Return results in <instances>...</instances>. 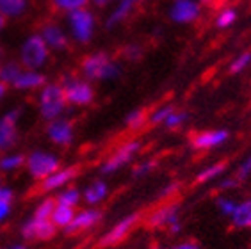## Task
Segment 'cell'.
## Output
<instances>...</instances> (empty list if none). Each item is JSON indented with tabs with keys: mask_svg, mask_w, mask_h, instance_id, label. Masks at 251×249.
Segmentation results:
<instances>
[{
	"mask_svg": "<svg viewBox=\"0 0 251 249\" xmlns=\"http://www.w3.org/2000/svg\"><path fill=\"white\" fill-rule=\"evenodd\" d=\"M4 25H5V18L0 15V32H2V29H4Z\"/></svg>",
	"mask_w": 251,
	"mask_h": 249,
	"instance_id": "ee69618b",
	"label": "cell"
},
{
	"mask_svg": "<svg viewBox=\"0 0 251 249\" xmlns=\"http://www.w3.org/2000/svg\"><path fill=\"white\" fill-rule=\"evenodd\" d=\"M175 110L173 105H164V107H159V109L155 110V112H151L150 118H148V121H150L151 124H164V121L169 118V114Z\"/></svg>",
	"mask_w": 251,
	"mask_h": 249,
	"instance_id": "d6a6232c",
	"label": "cell"
},
{
	"mask_svg": "<svg viewBox=\"0 0 251 249\" xmlns=\"http://www.w3.org/2000/svg\"><path fill=\"white\" fill-rule=\"evenodd\" d=\"M123 55H125V59H128V61H139V59L143 57V48H141V45L130 43L123 48Z\"/></svg>",
	"mask_w": 251,
	"mask_h": 249,
	"instance_id": "d590c367",
	"label": "cell"
},
{
	"mask_svg": "<svg viewBox=\"0 0 251 249\" xmlns=\"http://www.w3.org/2000/svg\"><path fill=\"white\" fill-rule=\"evenodd\" d=\"M155 168H157V162H155V160H146V162L137 164L134 168V171H132V174H134V176H145V174H148L150 171H153Z\"/></svg>",
	"mask_w": 251,
	"mask_h": 249,
	"instance_id": "74e56055",
	"label": "cell"
},
{
	"mask_svg": "<svg viewBox=\"0 0 251 249\" xmlns=\"http://www.w3.org/2000/svg\"><path fill=\"white\" fill-rule=\"evenodd\" d=\"M187 112H184V110H176L175 109L171 114H169V118L164 121V126H168V128H178L180 124L184 123V121H187Z\"/></svg>",
	"mask_w": 251,
	"mask_h": 249,
	"instance_id": "e575fe53",
	"label": "cell"
},
{
	"mask_svg": "<svg viewBox=\"0 0 251 249\" xmlns=\"http://www.w3.org/2000/svg\"><path fill=\"white\" fill-rule=\"evenodd\" d=\"M66 101L72 105L86 107L95 100V89L87 80L77 77H66L63 84Z\"/></svg>",
	"mask_w": 251,
	"mask_h": 249,
	"instance_id": "5b68a950",
	"label": "cell"
},
{
	"mask_svg": "<svg viewBox=\"0 0 251 249\" xmlns=\"http://www.w3.org/2000/svg\"><path fill=\"white\" fill-rule=\"evenodd\" d=\"M55 205H57V201L53 198H47V199H43L38 205V208L34 212V217H38V219H50Z\"/></svg>",
	"mask_w": 251,
	"mask_h": 249,
	"instance_id": "f546056e",
	"label": "cell"
},
{
	"mask_svg": "<svg viewBox=\"0 0 251 249\" xmlns=\"http://www.w3.org/2000/svg\"><path fill=\"white\" fill-rule=\"evenodd\" d=\"M137 223H139V214H130V216L123 217V219L118 221L116 224L101 237L98 246L100 248H112V246L123 242L130 235V231L137 226Z\"/></svg>",
	"mask_w": 251,
	"mask_h": 249,
	"instance_id": "52a82bcc",
	"label": "cell"
},
{
	"mask_svg": "<svg viewBox=\"0 0 251 249\" xmlns=\"http://www.w3.org/2000/svg\"><path fill=\"white\" fill-rule=\"evenodd\" d=\"M29 9V0H0V15L4 18H18Z\"/></svg>",
	"mask_w": 251,
	"mask_h": 249,
	"instance_id": "ffe728a7",
	"label": "cell"
},
{
	"mask_svg": "<svg viewBox=\"0 0 251 249\" xmlns=\"http://www.w3.org/2000/svg\"><path fill=\"white\" fill-rule=\"evenodd\" d=\"M50 4L55 7L57 11H63V13H72L75 9H80V7H87L89 0H50Z\"/></svg>",
	"mask_w": 251,
	"mask_h": 249,
	"instance_id": "4316f807",
	"label": "cell"
},
{
	"mask_svg": "<svg viewBox=\"0 0 251 249\" xmlns=\"http://www.w3.org/2000/svg\"><path fill=\"white\" fill-rule=\"evenodd\" d=\"M47 84V77L43 73L36 72V70H24L20 73L18 78L13 82V87L16 89H36Z\"/></svg>",
	"mask_w": 251,
	"mask_h": 249,
	"instance_id": "d6986e66",
	"label": "cell"
},
{
	"mask_svg": "<svg viewBox=\"0 0 251 249\" xmlns=\"http://www.w3.org/2000/svg\"><path fill=\"white\" fill-rule=\"evenodd\" d=\"M168 15L175 24H193L201 15V4L200 0H173Z\"/></svg>",
	"mask_w": 251,
	"mask_h": 249,
	"instance_id": "ba28073f",
	"label": "cell"
},
{
	"mask_svg": "<svg viewBox=\"0 0 251 249\" xmlns=\"http://www.w3.org/2000/svg\"><path fill=\"white\" fill-rule=\"evenodd\" d=\"M139 149H141L139 141H128V143H125L123 146H120L111 157L107 158L105 162H103L101 173H103V174H112V173H116L118 169H121L125 164L130 162Z\"/></svg>",
	"mask_w": 251,
	"mask_h": 249,
	"instance_id": "9c48e42d",
	"label": "cell"
},
{
	"mask_svg": "<svg viewBox=\"0 0 251 249\" xmlns=\"http://www.w3.org/2000/svg\"><path fill=\"white\" fill-rule=\"evenodd\" d=\"M57 231V226L53 224L52 219H32L25 221L22 226V237L27 240H50Z\"/></svg>",
	"mask_w": 251,
	"mask_h": 249,
	"instance_id": "30bf717a",
	"label": "cell"
},
{
	"mask_svg": "<svg viewBox=\"0 0 251 249\" xmlns=\"http://www.w3.org/2000/svg\"><path fill=\"white\" fill-rule=\"evenodd\" d=\"M150 116L146 114V110L143 109H137V110H132L130 114L126 116V124H128V128H141V126H145L146 121H148Z\"/></svg>",
	"mask_w": 251,
	"mask_h": 249,
	"instance_id": "f1b7e54d",
	"label": "cell"
},
{
	"mask_svg": "<svg viewBox=\"0 0 251 249\" xmlns=\"http://www.w3.org/2000/svg\"><path fill=\"white\" fill-rule=\"evenodd\" d=\"M27 168H29L32 178L43 180L61 168V160L55 155H50L47 151H34L27 158Z\"/></svg>",
	"mask_w": 251,
	"mask_h": 249,
	"instance_id": "8992f818",
	"label": "cell"
},
{
	"mask_svg": "<svg viewBox=\"0 0 251 249\" xmlns=\"http://www.w3.org/2000/svg\"><path fill=\"white\" fill-rule=\"evenodd\" d=\"M176 189H178V183H171V185H168L164 191H162V194H160V196H162V198L173 196L175 192H176Z\"/></svg>",
	"mask_w": 251,
	"mask_h": 249,
	"instance_id": "ab89813d",
	"label": "cell"
},
{
	"mask_svg": "<svg viewBox=\"0 0 251 249\" xmlns=\"http://www.w3.org/2000/svg\"><path fill=\"white\" fill-rule=\"evenodd\" d=\"M66 103L68 101L63 86H59V84H45L41 96H39V110H41V116H43L45 120H55L63 112Z\"/></svg>",
	"mask_w": 251,
	"mask_h": 249,
	"instance_id": "277c9868",
	"label": "cell"
},
{
	"mask_svg": "<svg viewBox=\"0 0 251 249\" xmlns=\"http://www.w3.org/2000/svg\"><path fill=\"white\" fill-rule=\"evenodd\" d=\"M233 176H235L241 183L251 176V157H250V158H246V160H244V162L241 164V168L237 169V173L233 174Z\"/></svg>",
	"mask_w": 251,
	"mask_h": 249,
	"instance_id": "f35d334b",
	"label": "cell"
},
{
	"mask_svg": "<svg viewBox=\"0 0 251 249\" xmlns=\"http://www.w3.org/2000/svg\"><path fill=\"white\" fill-rule=\"evenodd\" d=\"M251 64V52H242L235 61L230 64V73H241L242 70H246Z\"/></svg>",
	"mask_w": 251,
	"mask_h": 249,
	"instance_id": "836d02e7",
	"label": "cell"
},
{
	"mask_svg": "<svg viewBox=\"0 0 251 249\" xmlns=\"http://www.w3.org/2000/svg\"><path fill=\"white\" fill-rule=\"evenodd\" d=\"M73 216H75V212H73V206H66V205H55V208H53L52 212V223L55 226H61V228H66L68 224H70V221L73 219Z\"/></svg>",
	"mask_w": 251,
	"mask_h": 249,
	"instance_id": "cb8c5ba5",
	"label": "cell"
},
{
	"mask_svg": "<svg viewBox=\"0 0 251 249\" xmlns=\"http://www.w3.org/2000/svg\"><path fill=\"white\" fill-rule=\"evenodd\" d=\"M11 201H13V191L0 187V221L5 219L11 210Z\"/></svg>",
	"mask_w": 251,
	"mask_h": 249,
	"instance_id": "1f68e13d",
	"label": "cell"
},
{
	"mask_svg": "<svg viewBox=\"0 0 251 249\" xmlns=\"http://www.w3.org/2000/svg\"><path fill=\"white\" fill-rule=\"evenodd\" d=\"M82 73L86 80H107V78H116L120 75V66L112 61L107 52H95L89 53L80 62Z\"/></svg>",
	"mask_w": 251,
	"mask_h": 249,
	"instance_id": "6da1fadb",
	"label": "cell"
},
{
	"mask_svg": "<svg viewBox=\"0 0 251 249\" xmlns=\"http://www.w3.org/2000/svg\"><path fill=\"white\" fill-rule=\"evenodd\" d=\"M235 20H237L235 7H225V9H221L218 18H216V27L218 29H228L230 25L235 24Z\"/></svg>",
	"mask_w": 251,
	"mask_h": 249,
	"instance_id": "83f0119b",
	"label": "cell"
},
{
	"mask_svg": "<svg viewBox=\"0 0 251 249\" xmlns=\"http://www.w3.org/2000/svg\"><path fill=\"white\" fill-rule=\"evenodd\" d=\"M2 57H4V48L0 47V61H2Z\"/></svg>",
	"mask_w": 251,
	"mask_h": 249,
	"instance_id": "7dc6e473",
	"label": "cell"
},
{
	"mask_svg": "<svg viewBox=\"0 0 251 249\" xmlns=\"http://www.w3.org/2000/svg\"><path fill=\"white\" fill-rule=\"evenodd\" d=\"M22 72H24L22 70V62H15V61L0 62V80L4 82V84H11L13 86V82L18 78V75Z\"/></svg>",
	"mask_w": 251,
	"mask_h": 249,
	"instance_id": "603a6c76",
	"label": "cell"
},
{
	"mask_svg": "<svg viewBox=\"0 0 251 249\" xmlns=\"http://www.w3.org/2000/svg\"><path fill=\"white\" fill-rule=\"evenodd\" d=\"M178 210L180 206L176 203H168V205L160 206L146 221L148 228H169L175 221H178Z\"/></svg>",
	"mask_w": 251,
	"mask_h": 249,
	"instance_id": "4fadbf2b",
	"label": "cell"
},
{
	"mask_svg": "<svg viewBox=\"0 0 251 249\" xmlns=\"http://www.w3.org/2000/svg\"><path fill=\"white\" fill-rule=\"evenodd\" d=\"M107 192H109L107 183L101 182V180H97V182H93L91 185L86 187L84 199H86V203H89V205H97V203H100L101 199L107 196Z\"/></svg>",
	"mask_w": 251,
	"mask_h": 249,
	"instance_id": "7402d4cb",
	"label": "cell"
},
{
	"mask_svg": "<svg viewBox=\"0 0 251 249\" xmlns=\"http://www.w3.org/2000/svg\"><path fill=\"white\" fill-rule=\"evenodd\" d=\"M18 120L20 109L9 110L0 118V151H7L15 146L18 139Z\"/></svg>",
	"mask_w": 251,
	"mask_h": 249,
	"instance_id": "8fae6325",
	"label": "cell"
},
{
	"mask_svg": "<svg viewBox=\"0 0 251 249\" xmlns=\"http://www.w3.org/2000/svg\"><path fill=\"white\" fill-rule=\"evenodd\" d=\"M50 48L41 34H32L25 39L20 48V62L27 70H38L49 61Z\"/></svg>",
	"mask_w": 251,
	"mask_h": 249,
	"instance_id": "7a4b0ae2",
	"label": "cell"
},
{
	"mask_svg": "<svg viewBox=\"0 0 251 249\" xmlns=\"http://www.w3.org/2000/svg\"><path fill=\"white\" fill-rule=\"evenodd\" d=\"M132 2H134V4H139V2H145V0H132Z\"/></svg>",
	"mask_w": 251,
	"mask_h": 249,
	"instance_id": "c3c4849f",
	"label": "cell"
},
{
	"mask_svg": "<svg viewBox=\"0 0 251 249\" xmlns=\"http://www.w3.org/2000/svg\"><path fill=\"white\" fill-rule=\"evenodd\" d=\"M5 89H7V84H4V82L0 80V100H2V96L5 95Z\"/></svg>",
	"mask_w": 251,
	"mask_h": 249,
	"instance_id": "7bdbcfd3",
	"label": "cell"
},
{
	"mask_svg": "<svg viewBox=\"0 0 251 249\" xmlns=\"http://www.w3.org/2000/svg\"><path fill=\"white\" fill-rule=\"evenodd\" d=\"M100 219H101L100 210H93V208L82 210L73 216V219L70 221V224L64 228V231H66L68 235H73V233H78V231L89 230V228H93Z\"/></svg>",
	"mask_w": 251,
	"mask_h": 249,
	"instance_id": "2e32d148",
	"label": "cell"
},
{
	"mask_svg": "<svg viewBox=\"0 0 251 249\" xmlns=\"http://www.w3.org/2000/svg\"><path fill=\"white\" fill-rule=\"evenodd\" d=\"M171 249H200L198 244H194V242H184V244L176 246V248H171Z\"/></svg>",
	"mask_w": 251,
	"mask_h": 249,
	"instance_id": "60d3db41",
	"label": "cell"
},
{
	"mask_svg": "<svg viewBox=\"0 0 251 249\" xmlns=\"http://www.w3.org/2000/svg\"><path fill=\"white\" fill-rule=\"evenodd\" d=\"M91 2L95 5H98V7H105L107 4H111L112 0H91Z\"/></svg>",
	"mask_w": 251,
	"mask_h": 249,
	"instance_id": "b9f144b4",
	"label": "cell"
},
{
	"mask_svg": "<svg viewBox=\"0 0 251 249\" xmlns=\"http://www.w3.org/2000/svg\"><path fill=\"white\" fill-rule=\"evenodd\" d=\"M216 0H200V4H205V5H210V4H214Z\"/></svg>",
	"mask_w": 251,
	"mask_h": 249,
	"instance_id": "f6af8a7d",
	"label": "cell"
},
{
	"mask_svg": "<svg viewBox=\"0 0 251 249\" xmlns=\"http://www.w3.org/2000/svg\"><path fill=\"white\" fill-rule=\"evenodd\" d=\"M25 162H27V158L22 153L5 155V157L0 158V171H15V169L22 168Z\"/></svg>",
	"mask_w": 251,
	"mask_h": 249,
	"instance_id": "484cf974",
	"label": "cell"
},
{
	"mask_svg": "<svg viewBox=\"0 0 251 249\" xmlns=\"http://www.w3.org/2000/svg\"><path fill=\"white\" fill-rule=\"evenodd\" d=\"M232 224L235 228H251V198L242 203H237L232 214Z\"/></svg>",
	"mask_w": 251,
	"mask_h": 249,
	"instance_id": "44dd1931",
	"label": "cell"
},
{
	"mask_svg": "<svg viewBox=\"0 0 251 249\" xmlns=\"http://www.w3.org/2000/svg\"><path fill=\"white\" fill-rule=\"evenodd\" d=\"M55 201L59 203V205H66V206H75L78 201H80V192L77 191V189H66V191H63L61 194L57 196V199Z\"/></svg>",
	"mask_w": 251,
	"mask_h": 249,
	"instance_id": "4dcf8cb0",
	"label": "cell"
},
{
	"mask_svg": "<svg viewBox=\"0 0 251 249\" xmlns=\"http://www.w3.org/2000/svg\"><path fill=\"white\" fill-rule=\"evenodd\" d=\"M228 135L230 134H228L226 130H205V132L194 134L191 137V146L194 149H200V151L218 148L223 143H226Z\"/></svg>",
	"mask_w": 251,
	"mask_h": 249,
	"instance_id": "7c38bea8",
	"label": "cell"
},
{
	"mask_svg": "<svg viewBox=\"0 0 251 249\" xmlns=\"http://www.w3.org/2000/svg\"><path fill=\"white\" fill-rule=\"evenodd\" d=\"M218 206H219V210H221V214H225V216H228V217H232L237 203L233 201V199H230V198L223 196V198H219V199H218Z\"/></svg>",
	"mask_w": 251,
	"mask_h": 249,
	"instance_id": "8d00e7d4",
	"label": "cell"
},
{
	"mask_svg": "<svg viewBox=\"0 0 251 249\" xmlns=\"http://www.w3.org/2000/svg\"><path fill=\"white\" fill-rule=\"evenodd\" d=\"M39 34L43 36L45 43L49 45L50 50H55V52H63V50L68 48V45H70V39H68L66 32L57 24H45Z\"/></svg>",
	"mask_w": 251,
	"mask_h": 249,
	"instance_id": "9a60e30c",
	"label": "cell"
},
{
	"mask_svg": "<svg viewBox=\"0 0 251 249\" xmlns=\"http://www.w3.org/2000/svg\"><path fill=\"white\" fill-rule=\"evenodd\" d=\"M134 7H135V4L132 0H120L116 4V7L111 11V15L107 16L105 27L107 29H114V27H118L120 24H123V22L132 15Z\"/></svg>",
	"mask_w": 251,
	"mask_h": 249,
	"instance_id": "ac0fdd59",
	"label": "cell"
},
{
	"mask_svg": "<svg viewBox=\"0 0 251 249\" xmlns=\"http://www.w3.org/2000/svg\"><path fill=\"white\" fill-rule=\"evenodd\" d=\"M47 134H49L50 141L59 146H68V144L73 141V126L70 121L66 120H52V123L49 124L47 128Z\"/></svg>",
	"mask_w": 251,
	"mask_h": 249,
	"instance_id": "e0dca14e",
	"label": "cell"
},
{
	"mask_svg": "<svg viewBox=\"0 0 251 249\" xmlns=\"http://www.w3.org/2000/svg\"><path fill=\"white\" fill-rule=\"evenodd\" d=\"M68 25L72 30V38L77 43H89L95 36V27H97V18L93 15V11L87 7H80L72 13H68Z\"/></svg>",
	"mask_w": 251,
	"mask_h": 249,
	"instance_id": "3957f363",
	"label": "cell"
},
{
	"mask_svg": "<svg viewBox=\"0 0 251 249\" xmlns=\"http://www.w3.org/2000/svg\"><path fill=\"white\" fill-rule=\"evenodd\" d=\"M0 187H2V174H0Z\"/></svg>",
	"mask_w": 251,
	"mask_h": 249,
	"instance_id": "681fc988",
	"label": "cell"
},
{
	"mask_svg": "<svg viewBox=\"0 0 251 249\" xmlns=\"http://www.w3.org/2000/svg\"><path fill=\"white\" fill-rule=\"evenodd\" d=\"M78 174V168L77 166H72V168H64V169H57L55 173L49 174L47 178H43L39 182V191L41 192H52L59 187L66 185L68 182H72L73 178Z\"/></svg>",
	"mask_w": 251,
	"mask_h": 249,
	"instance_id": "5bb4252c",
	"label": "cell"
},
{
	"mask_svg": "<svg viewBox=\"0 0 251 249\" xmlns=\"http://www.w3.org/2000/svg\"><path fill=\"white\" fill-rule=\"evenodd\" d=\"M9 249H27L24 244H16V246H13V248H9Z\"/></svg>",
	"mask_w": 251,
	"mask_h": 249,
	"instance_id": "bcb514c9",
	"label": "cell"
},
{
	"mask_svg": "<svg viewBox=\"0 0 251 249\" xmlns=\"http://www.w3.org/2000/svg\"><path fill=\"white\" fill-rule=\"evenodd\" d=\"M226 168V162H218V164H212V166H208L205 168L201 173H200L198 176H196V183H207V182H212L214 178L219 176L223 171Z\"/></svg>",
	"mask_w": 251,
	"mask_h": 249,
	"instance_id": "d4e9b609",
	"label": "cell"
}]
</instances>
